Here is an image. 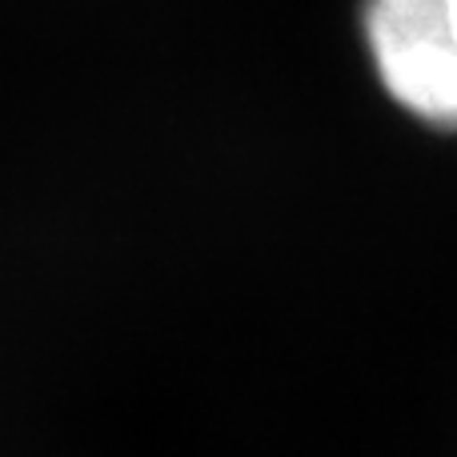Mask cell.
Instances as JSON below:
<instances>
[{
  "label": "cell",
  "instance_id": "obj_1",
  "mask_svg": "<svg viewBox=\"0 0 457 457\" xmlns=\"http://www.w3.org/2000/svg\"><path fill=\"white\" fill-rule=\"evenodd\" d=\"M365 48L386 93L434 129H457V0H365Z\"/></svg>",
  "mask_w": 457,
  "mask_h": 457
}]
</instances>
